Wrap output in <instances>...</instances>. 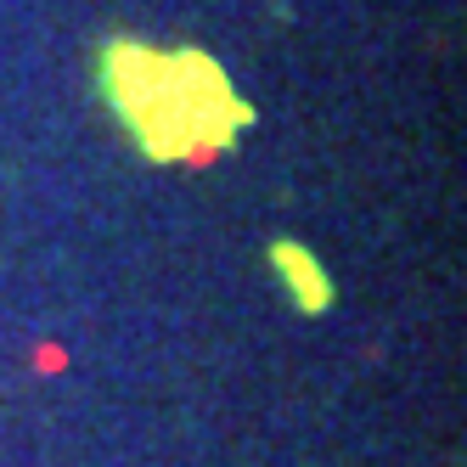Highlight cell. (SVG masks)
I'll return each mask as SVG.
<instances>
[{"instance_id": "obj_1", "label": "cell", "mask_w": 467, "mask_h": 467, "mask_svg": "<svg viewBox=\"0 0 467 467\" xmlns=\"http://www.w3.org/2000/svg\"><path fill=\"white\" fill-rule=\"evenodd\" d=\"M108 96L119 102L124 124L141 136V147L163 158L214 147L243 119V108L225 90V74L192 51L152 57L141 46H119L108 57Z\"/></svg>"}]
</instances>
